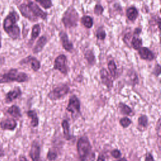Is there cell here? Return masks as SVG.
Masks as SVG:
<instances>
[{"mask_svg": "<svg viewBox=\"0 0 161 161\" xmlns=\"http://www.w3.org/2000/svg\"><path fill=\"white\" fill-rule=\"evenodd\" d=\"M81 23L82 24L84 25V27H86V28H91L93 26V19L92 17L89 16H83L81 18Z\"/></svg>", "mask_w": 161, "mask_h": 161, "instance_id": "obj_26", "label": "cell"}, {"mask_svg": "<svg viewBox=\"0 0 161 161\" xmlns=\"http://www.w3.org/2000/svg\"><path fill=\"white\" fill-rule=\"evenodd\" d=\"M131 123H132V121H131V119L126 116L123 117L119 119V125L123 128H128L131 124Z\"/></svg>", "mask_w": 161, "mask_h": 161, "instance_id": "obj_31", "label": "cell"}, {"mask_svg": "<svg viewBox=\"0 0 161 161\" xmlns=\"http://www.w3.org/2000/svg\"><path fill=\"white\" fill-rule=\"evenodd\" d=\"M62 127L63 129V133L64 138L67 140H70L71 139V135L70 134V126L68 121L67 119H64L62 121Z\"/></svg>", "mask_w": 161, "mask_h": 161, "instance_id": "obj_20", "label": "cell"}, {"mask_svg": "<svg viewBox=\"0 0 161 161\" xmlns=\"http://www.w3.org/2000/svg\"><path fill=\"white\" fill-rule=\"evenodd\" d=\"M27 115L31 119V126L34 128L37 127L39 124V119L36 111L35 110H29L27 112Z\"/></svg>", "mask_w": 161, "mask_h": 161, "instance_id": "obj_19", "label": "cell"}, {"mask_svg": "<svg viewBox=\"0 0 161 161\" xmlns=\"http://www.w3.org/2000/svg\"><path fill=\"white\" fill-rule=\"evenodd\" d=\"M96 161H105V160H104V157H103V155H99L98 156V157H97Z\"/></svg>", "mask_w": 161, "mask_h": 161, "instance_id": "obj_40", "label": "cell"}, {"mask_svg": "<svg viewBox=\"0 0 161 161\" xmlns=\"http://www.w3.org/2000/svg\"><path fill=\"white\" fill-rule=\"evenodd\" d=\"M18 8L19 9V11L21 12V14L28 18V19H30V21H37L38 19H36L35 17L33 16V15L32 14V13H31L29 8L27 6V4H25V3H23L21 4H20L19 6H18Z\"/></svg>", "mask_w": 161, "mask_h": 161, "instance_id": "obj_15", "label": "cell"}, {"mask_svg": "<svg viewBox=\"0 0 161 161\" xmlns=\"http://www.w3.org/2000/svg\"><path fill=\"white\" fill-rule=\"evenodd\" d=\"M66 110L72 114L80 113V102L75 95L70 97Z\"/></svg>", "mask_w": 161, "mask_h": 161, "instance_id": "obj_7", "label": "cell"}, {"mask_svg": "<svg viewBox=\"0 0 161 161\" xmlns=\"http://www.w3.org/2000/svg\"><path fill=\"white\" fill-rule=\"evenodd\" d=\"M96 36L97 40H104L106 36V33L105 30L104 29H103V28L99 27L96 31Z\"/></svg>", "mask_w": 161, "mask_h": 161, "instance_id": "obj_29", "label": "cell"}, {"mask_svg": "<svg viewBox=\"0 0 161 161\" xmlns=\"http://www.w3.org/2000/svg\"><path fill=\"white\" fill-rule=\"evenodd\" d=\"M27 6L33 16L36 19H38V18H40L43 20H45L47 19L48 14L47 13L43 11L36 3L33 1H28Z\"/></svg>", "mask_w": 161, "mask_h": 161, "instance_id": "obj_8", "label": "cell"}, {"mask_svg": "<svg viewBox=\"0 0 161 161\" xmlns=\"http://www.w3.org/2000/svg\"><path fill=\"white\" fill-rule=\"evenodd\" d=\"M29 156L32 161H41L40 158V145L36 140H34L31 145Z\"/></svg>", "mask_w": 161, "mask_h": 161, "instance_id": "obj_9", "label": "cell"}, {"mask_svg": "<svg viewBox=\"0 0 161 161\" xmlns=\"http://www.w3.org/2000/svg\"><path fill=\"white\" fill-rule=\"evenodd\" d=\"M7 112L10 115H11L12 116H13L14 118H19L21 117V113L20 111V109L16 105H13L11 107H9L8 109Z\"/></svg>", "mask_w": 161, "mask_h": 161, "instance_id": "obj_22", "label": "cell"}, {"mask_svg": "<svg viewBox=\"0 0 161 161\" xmlns=\"http://www.w3.org/2000/svg\"><path fill=\"white\" fill-rule=\"evenodd\" d=\"M99 73L102 84L106 86L108 89H111L113 86V81L108 70L104 68H102Z\"/></svg>", "mask_w": 161, "mask_h": 161, "instance_id": "obj_11", "label": "cell"}, {"mask_svg": "<svg viewBox=\"0 0 161 161\" xmlns=\"http://www.w3.org/2000/svg\"><path fill=\"white\" fill-rule=\"evenodd\" d=\"M69 90L70 88L68 85L65 84H61L50 91L48 93L47 97L52 101H57L66 96L69 93Z\"/></svg>", "mask_w": 161, "mask_h": 161, "instance_id": "obj_5", "label": "cell"}, {"mask_svg": "<svg viewBox=\"0 0 161 161\" xmlns=\"http://www.w3.org/2000/svg\"><path fill=\"white\" fill-rule=\"evenodd\" d=\"M118 108H119V111L120 113L123 114V115H126V116H129L130 115L133 111L131 109V108H130L128 105H126V104L123 103H119V104H118Z\"/></svg>", "mask_w": 161, "mask_h": 161, "instance_id": "obj_25", "label": "cell"}, {"mask_svg": "<svg viewBox=\"0 0 161 161\" xmlns=\"http://www.w3.org/2000/svg\"><path fill=\"white\" fill-rule=\"evenodd\" d=\"M4 155V152L3 148L0 146V157H2Z\"/></svg>", "mask_w": 161, "mask_h": 161, "instance_id": "obj_41", "label": "cell"}, {"mask_svg": "<svg viewBox=\"0 0 161 161\" xmlns=\"http://www.w3.org/2000/svg\"><path fill=\"white\" fill-rule=\"evenodd\" d=\"M19 64H30L31 68L35 72H37L41 67V64H40V61L36 57L31 56V55H29L27 57L22 59L20 61Z\"/></svg>", "mask_w": 161, "mask_h": 161, "instance_id": "obj_12", "label": "cell"}, {"mask_svg": "<svg viewBox=\"0 0 161 161\" xmlns=\"http://www.w3.org/2000/svg\"><path fill=\"white\" fill-rule=\"evenodd\" d=\"M28 80V75L22 72H19L16 69H12L8 72L0 75V83L9 82H24Z\"/></svg>", "mask_w": 161, "mask_h": 161, "instance_id": "obj_3", "label": "cell"}, {"mask_svg": "<svg viewBox=\"0 0 161 161\" xmlns=\"http://www.w3.org/2000/svg\"><path fill=\"white\" fill-rule=\"evenodd\" d=\"M145 161H155V160H154V158H153L152 154L150 152H148L145 155Z\"/></svg>", "mask_w": 161, "mask_h": 161, "instance_id": "obj_37", "label": "cell"}, {"mask_svg": "<svg viewBox=\"0 0 161 161\" xmlns=\"http://www.w3.org/2000/svg\"><path fill=\"white\" fill-rule=\"evenodd\" d=\"M126 16L131 21H135L138 16V9L135 6L129 7L126 11Z\"/></svg>", "mask_w": 161, "mask_h": 161, "instance_id": "obj_18", "label": "cell"}, {"mask_svg": "<svg viewBox=\"0 0 161 161\" xmlns=\"http://www.w3.org/2000/svg\"><path fill=\"white\" fill-rule=\"evenodd\" d=\"M103 11H104V8L101 4H97L95 5L94 8V13L95 14H96L97 16H99L103 14Z\"/></svg>", "mask_w": 161, "mask_h": 161, "instance_id": "obj_33", "label": "cell"}, {"mask_svg": "<svg viewBox=\"0 0 161 161\" xmlns=\"http://www.w3.org/2000/svg\"><path fill=\"white\" fill-rule=\"evenodd\" d=\"M160 65L159 64H157L155 66V67L153 69L152 73L157 77L159 76L160 74Z\"/></svg>", "mask_w": 161, "mask_h": 161, "instance_id": "obj_35", "label": "cell"}, {"mask_svg": "<svg viewBox=\"0 0 161 161\" xmlns=\"http://www.w3.org/2000/svg\"><path fill=\"white\" fill-rule=\"evenodd\" d=\"M111 155L114 158H119L121 156V153L118 149H114L111 152Z\"/></svg>", "mask_w": 161, "mask_h": 161, "instance_id": "obj_34", "label": "cell"}, {"mask_svg": "<svg viewBox=\"0 0 161 161\" xmlns=\"http://www.w3.org/2000/svg\"><path fill=\"white\" fill-rule=\"evenodd\" d=\"M21 91L19 87H16L13 90L8 92L6 94L5 99L6 103H11L14 99L18 98L21 95Z\"/></svg>", "mask_w": 161, "mask_h": 161, "instance_id": "obj_16", "label": "cell"}, {"mask_svg": "<svg viewBox=\"0 0 161 161\" xmlns=\"http://www.w3.org/2000/svg\"><path fill=\"white\" fill-rule=\"evenodd\" d=\"M47 42V38L45 35L40 36L39 39L37 40L35 47L33 48V53L36 54L40 52L44 48Z\"/></svg>", "mask_w": 161, "mask_h": 161, "instance_id": "obj_17", "label": "cell"}, {"mask_svg": "<svg viewBox=\"0 0 161 161\" xmlns=\"http://www.w3.org/2000/svg\"><path fill=\"white\" fill-rule=\"evenodd\" d=\"M142 32V28H136L135 30H134V31H133V34H134V36H139V35Z\"/></svg>", "mask_w": 161, "mask_h": 161, "instance_id": "obj_38", "label": "cell"}, {"mask_svg": "<svg viewBox=\"0 0 161 161\" xmlns=\"http://www.w3.org/2000/svg\"><path fill=\"white\" fill-rule=\"evenodd\" d=\"M130 45L135 50H138L142 47V40L138 36H133L130 41Z\"/></svg>", "mask_w": 161, "mask_h": 161, "instance_id": "obj_24", "label": "cell"}, {"mask_svg": "<svg viewBox=\"0 0 161 161\" xmlns=\"http://www.w3.org/2000/svg\"><path fill=\"white\" fill-rule=\"evenodd\" d=\"M17 126L16 121L13 118H7L0 122V127L3 130H14Z\"/></svg>", "mask_w": 161, "mask_h": 161, "instance_id": "obj_14", "label": "cell"}, {"mask_svg": "<svg viewBox=\"0 0 161 161\" xmlns=\"http://www.w3.org/2000/svg\"><path fill=\"white\" fill-rule=\"evenodd\" d=\"M77 150L80 161H88L91 155L92 147L86 136L79 138L77 142Z\"/></svg>", "mask_w": 161, "mask_h": 161, "instance_id": "obj_2", "label": "cell"}, {"mask_svg": "<svg viewBox=\"0 0 161 161\" xmlns=\"http://www.w3.org/2000/svg\"><path fill=\"white\" fill-rule=\"evenodd\" d=\"M84 58L90 65H94L96 63V57L91 50H87L84 53Z\"/></svg>", "mask_w": 161, "mask_h": 161, "instance_id": "obj_21", "label": "cell"}, {"mask_svg": "<svg viewBox=\"0 0 161 161\" xmlns=\"http://www.w3.org/2000/svg\"><path fill=\"white\" fill-rule=\"evenodd\" d=\"M40 31H41V28L39 24H35L33 26L31 34V38H30L31 43L33 42L36 39V38L39 36Z\"/></svg>", "mask_w": 161, "mask_h": 161, "instance_id": "obj_23", "label": "cell"}, {"mask_svg": "<svg viewBox=\"0 0 161 161\" xmlns=\"http://www.w3.org/2000/svg\"><path fill=\"white\" fill-rule=\"evenodd\" d=\"M19 161H28L25 155H21L19 157Z\"/></svg>", "mask_w": 161, "mask_h": 161, "instance_id": "obj_39", "label": "cell"}, {"mask_svg": "<svg viewBox=\"0 0 161 161\" xmlns=\"http://www.w3.org/2000/svg\"><path fill=\"white\" fill-rule=\"evenodd\" d=\"M53 69L58 70L65 75L67 74L68 70L67 67V57L64 54H60L55 58Z\"/></svg>", "mask_w": 161, "mask_h": 161, "instance_id": "obj_6", "label": "cell"}, {"mask_svg": "<svg viewBox=\"0 0 161 161\" xmlns=\"http://www.w3.org/2000/svg\"><path fill=\"white\" fill-rule=\"evenodd\" d=\"M19 16L15 11H11L5 18L3 22V28L6 33L13 40H16L19 37L20 29L16 25L18 21Z\"/></svg>", "mask_w": 161, "mask_h": 161, "instance_id": "obj_1", "label": "cell"}, {"mask_svg": "<svg viewBox=\"0 0 161 161\" xmlns=\"http://www.w3.org/2000/svg\"><path fill=\"white\" fill-rule=\"evenodd\" d=\"M57 157V153L53 150H49L47 154V158L49 161H54Z\"/></svg>", "mask_w": 161, "mask_h": 161, "instance_id": "obj_32", "label": "cell"}, {"mask_svg": "<svg viewBox=\"0 0 161 161\" xmlns=\"http://www.w3.org/2000/svg\"><path fill=\"white\" fill-rule=\"evenodd\" d=\"M138 126L142 128H147L148 125V118L146 115L142 114L138 119Z\"/></svg>", "mask_w": 161, "mask_h": 161, "instance_id": "obj_28", "label": "cell"}, {"mask_svg": "<svg viewBox=\"0 0 161 161\" xmlns=\"http://www.w3.org/2000/svg\"><path fill=\"white\" fill-rule=\"evenodd\" d=\"M36 3H39L44 9H49L53 6V3L50 0H39L36 1Z\"/></svg>", "mask_w": 161, "mask_h": 161, "instance_id": "obj_30", "label": "cell"}, {"mask_svg": "<svg viewBox=\"0 0 161 161\" xmlns=\"http://www.w3.org/2000/svg\"><path fill=\"white\" fill-rule=\"evenodd\" d=\"M108 69L109 72V75L111 77L113 78H116V72H117V67L116 64L114 60H111L109 61L108 64Z\"/></svg>", "mask_w": 161, "mask_h": 161, "instance_id": "obj_27", "label": "cell"}, {"mask_svg": "<svg viewBox=\"0 0 161 161\" xmlns=\"http://www.w3.org/2000/svg\"><path fill=\"white\" fill-rule=\"evenodd\" d=\"M58 35H59V38L60 39L62 47L67 52H72L74 49L73 43L69 40L67 33L65 32L64 31H60Z\"/></svg>", "mask_w": 161, "mask_h": 161, "instance_id": "obj_10", "label": "cell"}, {"mask_svg": "<svg viewBox=\"0 0 161 161\" xmlns=\"http://www.w3.org/2000/svg\"><path fill=\"white\" fill-rule=\"evenodd\" d=\"M1 47V41H0V48Z\"/></svg>", "mask_w": 161, "mask_h": 161, "instance_id": "obj_43", "label": "cell"}, {"mask_svg": "<svg viewBox=\"0 0 161 161\" xmlns=\"http://www.w3.org/2000/svg\"><path fill=\"white\" fill-rule=\"evenodd\" d=\"M79 13L72 6H69L63 14L62 22L65 28H70L77 26L79 21Z\"/></svg>", "mask_w": 161, "mask_h": 161, "instance_id": "obj_4", "label": "cell"}, {"mask_svg": "<svg viewBox=\"0 0 161 161\" xmlns=\"http://www.w3.org/2000/svg\"><path fill=\"white\" fill-rule=\"evenodd\" d=\"M138 52L140 58L142 60L152 61L155 58V55L147 47H142L138 50Z\"/></svg>", "mask_w": 161, "mask_h": 161, "instance_id": "obj_13", "label": "cell"}, {"mask_svg": "<svg viewBox=\"0 0 161 161\" xmlns=\"http://www.w3.org/2000/svg\"><path fill=\"white\" fill-rule=\"evenodd\" d=\"M131 33L128 32L127 33H126L123 38V42H125V43L126 45H127L128 46V41H131Z\"/></svg>", "mask_w": 161, "mask_h": 161, "instance_id": "obj_36", "label": "cell"}, {"mask_svg": "<svg viewBox=\"0 0 161 161\" xmlns=\"http://www.w3.org/2000/svg\"><path fill=\"white\" fill-rule=\"evenodd\" d=\"M116 161H128V160H127V159L125 157H122V158H119V160H118Z\"/></svg>", "mask_w": 161, "mask_h": 161, "instance_id": "obj_42", "label": "cell"}]
</instances>
